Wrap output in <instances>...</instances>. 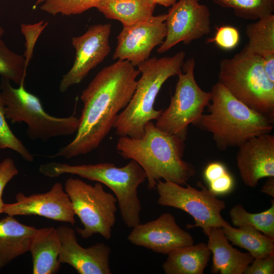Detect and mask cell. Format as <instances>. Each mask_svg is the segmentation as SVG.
Returning a JSON list of instances; mask_svg holds the SVG:
<instances>
[{"instance_id":"obj_1","label":"cell","mask_w":274,"mask_h":274,"mask_svg":"<svg viewBox=\"0 0 274 274\" xmlns=\"http://www.w3.org/2000/svg\"><path fill=\"white\" fill-rule=\"evenodd\" d=\"M140 74L127 60H118L102 68L81 93L83 107L74 139L48 157L69 159L95 150L129 102Z\"/></svg>"},{"instance_id":"obj_2","label":"cell","mask_w":274,"mask_h":274,"mask_svg":"<svg viewBox=\"0 0 274 274\" xmlns=\"http://www.w3.org/2000/svg\"><path fill=\"white\" fill-rule=\"evenodd\" d=\"M185 141L163 131L150 121L141 138L119 136L116 150L124 159L133 160L141 166L149 190L155 189L161 179L184 186L196 174L194 166L183 159Z\"/></svg>"},{"instance_id":"obj_3","label":"cell","mask_w":274,"mask_h":274,"mask_svg":"<svg viewBox=\"0 0 274 274\" xmlns=\"http://www.w3.org/2000/svg\"><path fill=\"white\" fill-rule=\"evenodd\" d=\"M211 104L195 126L212 134L219 150L238 147L255 136L269 133L273 122L232 96L219 82L212 87Z\"/></svg>"},{"instance_id":"obj_4","label":"cell","mask_w":274,"mask_h":274,"mask_svg":"<svg viewBox=\"0 0 274 274\" xmlns=\"http://www.w3.org/2000/svg\"><path fill=\"white\" fill-rule=\"evenodd\" d=\"M185 56L181 51L171 56L149 58L138 65L141 76L129 102L114 123L116 135L141 138L145 125L158 118L163 110L155 109L156 98L165 81L182 71Z\"/></svg>"},{"instance_id":"obj_5","label":"cell","mask_w":274,"mask_h":274,"mask_svg":"<svg viewBox=\"0 0 274 274\" xmlns=\"http://www.w3.org/2000/svg\"><path fill=\"white\" fill-rule=\"evenodd\" d=\"M39 170L42 175L50 178L69 174L106 185L115 195L125 224L132 228L140 223L142 206L138 188L146 181L147 176L135 161L131 159L122 167L109 162L70 165L51 162L41 165Z\"/></svg>"},{"instance_id":"obj_6","label":"cell","mask_w":274,"mask_h":274,"mask_svg":"<svg viewBox=\"0 0 274 274\" xmlns=\"http://www.w3.org/2000/svg\"><path fill=\"white\" fill-rule=\"evenodd\" d=\"M219 82L237 99L274 122V82L262 58L242 50L219 64Z\"/></svg>"},{"instance_id":"obj_7","label":"cell","mask_w":274,"mask_h":274,"mask_svg":"<svg viewBox=\"0 0 274 274\" xmlns=\"http://www.w3.org/2000/svg\"><path fill=\"white\" fill-rule=\"evenodd\" d=\"M24 83L15 88L10 81L1 79L0 89L7 120L12 123H25L28 126L26 134L32 140L47 142L53 138L76 133L79 118L50 115L44 110L40 98L25 89Z\"/></svg>"},{"instance_id":"obj_8","label":"cell","mask_w":274,"mask_h":274,"mask_svg":"<svg viewBox=\"0 0 274 274\" xmlns=\"http://www.w3.org/2000/svg\"><path fill=\"white\" fill-rule=\"evenodd\" d=\"M64 190L75 215L83 225L82 228H76L81 236L86 239L99 234L107 240L110 239L116 220V196L106 192L99 182L92 185L79 178H68Z\"/></svg>"},{"instance_id":"obj_9","label":"cell","mask_w":274,"mask_h":274,"mask_svg":"<svg viewBox=\"0 0 274 274\" xmlns=\"http://www.w3.org/2000/svg\"><path fill=\"white\" fill-rule=\"evenodd\" d=\"M195 61L188 59L178 75L174 95L168 107L163 110L155 125L170 134L186 140L190 124L195 125L211 100V92L199 86L194 77Z\"/></svg>"},{"instance_id":"obj_10","label":"cell","mask_w":274,"mask_h":274,"mask_svg":"<svg viewBox=\"0 0 274 274\" xmlns=\"http://www.w3.org/2000/svg\"><path fill=\"white\" fill-rule=\"evenodd\" d=\"M197 185L200 190L190 185L185 187L169 181L159 180L155 187L159 196L157 202L188 213L193 218L195 224H188L187 228L200 227L207 236L211 228H222L230 224L221 214L225 208V201L219 199L201 182Z\"/></svg>"},{"instance_id":"obj_11","label":"cell","mask_w":274,"mask_h":274,"mask_svg":"<svg viewBox=\"0 0 274 274\" xmlns=\"http://www.w3.org/2000/svg\"><path fill=\"white\" fill-rule=\"evenodd\" d=\"M166 35L157 49L163 53L177 44H189L211 31L209 8L198 0H179L168 9L165 19Z\"/></svg>"},{"instance_id":"obj_12","label":"cell","mask_w":274,"mask_h":274,"mask_svg":"<svg viewBox=\"0 0 274 274\" xmlns=\"http://www.w3.org/2000/svg\"><path fill=\"white\" fill-rule=\"evenodd\" d=\"M111 32L110 23L95 24L89 26L82 35L72 38L75 57L71 68L60 80L59 90L61 93L81 83L109 54Z\"/></svg>"},{"instance_id":"obj_13","label":"cell","mask_w":274,"mask_h":274,"mask_svg":"<svg viewBox=\"0 0 274 274\" xmlns=\"http://www.w3.org/2000/svg\"><path fill=\"white\" fill-rule=\"evenodd\" d=\"M166 14L152 15L134 24L123 26L117 37L114 60H127L136 67L149 58L153 49L166 35Z\"/></svg>"},{"instance_id":"obj_14","label":"cell","mask_w":274,"mask_h":274,"mask_svg":"<svg viewBox=\"0 0 274 274\" xmlns=\"http://www.w3.org/2000/svg\"><path fill=\"white\" fill-rule=\"evenodd\" d=\"M127 238L133 245L166 255L194 244L191 234L182 229L169 213L147 223H139L132 228Z\"/></svg>"},{"instance_id":"obj_15","label":"cell","mask_w":274,"mask_h":274,"mask_svg":"<svg viewBox=\"0 0 274 274\" xmlns=\"http://www.w3.org/2000/svg\"><path fill=\"white\" fill-rule=\"evenodd\" d=\"M16 201L5 203L3 213L9 216H40L49 219L75 223V213L68 194L59 182L55 183L48 192L26 196L20 192Z\"/></svg>"},{"instance_id":"obj_16","label":"cell","mask_w":274,"mask_h":274,"mask_svg":"<svg viewBox=\"0 0 274 274\" xmlns=\"http://www.w3.org/2000/svg\"><path fill=\"white\" fill-rule=\"evenodd\" d=\"M61 248L60 263L72 266L80 274H111V249L104 243L84 248L78 243L76 231L66 226L56 228Z\"/></svg>"},{"instance_id":"obj_17","label":"cell","mask_w":274,"mask_h":274,"mask_svg":"<svg viewBox=\"0 0 274 274\" xmlns=\"http://www.w3.org/2000/svg\"><path fill=\"white\" fill-rule=\"evenodd\" d=\"M237 167L244 183L257 186L259 181L274 176V135L263 134L252 138L238 147Z\"/></svg>"},{"instance_id":"obj_18","label":"cell","mask_w":274,"mask_h":274,"mask_svg":"<svg viewBox=\"0 0 274 274\" xmlns=\"http://www.w3.org/2000/svg\"><path fill=\"white\" fill-rule=\"evenodd\" d=\"M208 247L213 253L212 273L243 274L254 257L230 245L221 228L212 227L207 235Z\"/></svg>"},{"instance_id":"obj_19","label":"cell","mask_w":274,"mask_h":274,"mask_svg":"<svg viewBox=\"0 0 274 274\" xmlns=\"http://www.w3.org/2000/svg\"><path fill=\"white\" fill-rule=\"evenodd\" d=\"M38 231L21 223L14 216L0 219V269L28 252L30 241Z\"/></svg>"},{"instance_id":"obj_20","label":"cell","mask_w":274,"mask_h":274,"mask_svg":"<svg viewBox=\"0 0 274 274\" xmlns=\"http://www.w3.org/2000/svg\"><path fill=\"white\" fill-rule=\"evenodd\" d=\"M61 243L53 227L39 229L32 238L29 247L32 259V273L54 274L61 265L58 260Z\"/></svg>"},{"instance_id":"obj_21","label":"cell","mask_w":274,"mask_h":274,"mask_svg":"<svg viewBox=\"0 0 274 274\" xmlns=\"http://www.w3.org/2000/svg\"><path fill=\"white\" fill-rule=\"evenodd\" d=\"M246 32L249 40L243 50L262 58L267 76L274 82V15L249 24Z\"/></svg>"},{"instance_id":"obj_22","label":"cell","mask_w":274,"mask_h":274,"mask_svg":"<svg viewBox=\"0 0 274 274\" xmlns=\"http://www.w3.org/2000/svg\"><path fill=\"white\" fill-rule=\"evenodd\" d=\"M211 253L205 243L193 244L168 254L162 268L166 274H203Z\"/></svg>"},{"instance_id":"obj_23","label":"cell","mask_w":274,"mask_h":274,"mask_svg":"<svg viewBox=\"0 0 274 274\" xmlns=\"http://www.w3.org/2000/svg\"><path fill=\"white\" fill-rule=\"evenodd\" d=\"M156 5L153 0H102L96 8L106 18L118 20L126 26L153 15Z\"/></svg>"},{"instance_id":"obj_24","label":"cell","mask_w":274,"mask_h":274,"mask_svg":"<svg viewBox=\"0 0 274 274\" xmlns=\"http://www.w3.org/2000/svg\"><path fill=\"white\" fill-rule=\"evenodd\" d=\"M233 245L247 250L254 258L265 257L274 252V239L250 225L234 228L230 225L221 228Z\"/></svg>"},{"instance_id":"obj_25","label":"cell","mask_w":274,"mask_h":274,"mask_svg":"<svg viewBox=\"0 0 274 274\" xmlns=\"http://www.w3.org/2000/svg\"><path fill=\"white\" fill-rule=\"evenodd\" d=\"M232 224L238 227L250 225L264 234L274 239V201L271 200L270 207L259 213L248 212L240 204L234 206L229 212Z\"/></svg>"},{"instance_id":"obj_26","label":"cell","mask_w":274,"mask_h":274,"mask_svg":"<svg viewBox=\"0 0 274 274\" xmlns=\"http://www.w3.org/2000/svg\"><path fill=\"white\" fill-rule=\"evenodd\" d=\"M214 4L233 10L237 17L257 20L274 11V0H212Z\"/></svg>"},{"instance_id":"obj_27","label":"cell","mask_w":274,"mask_h":274,"mask_svg":"<svg viewBox=\"0 0 274 274\" xmlns=\"http://www.w3.org/2000/svg\"><path fill=\"white\" fill-rule=\"evenodd\" d=\"M27 66L23 55L10 49L0 40V76L19 85L24 82Z\"/></svg>"},{"instance_id":"obj_28","label":"cell","mask_w":274,"mask_h":274,"mask_svg":"<svg viewBox=\"0 0 274 274\" xmlns=\"http://www.w3.org/2000/svg\"><path fill=\"white\" fill-rule=\"evenodd\" d=\"M102 0H46L40 7L41 10L50 15L61 14L71 16L81 14L96 8Z\"/></svg>"},{"instance_id":"obj_29","label":"cell","mask_w":274,"mask_h":274,"mask_svg":"<svg viewBox=\"0 0 274 274\" xmlns=\"http://www.w3.org/2000/svg\"><path fill=\"white\" fill-rule=\"evenodd\" d=\"M10 149L19 154L26 161H33V155L10 128L5 114V104L0 89V149Z\"/></svg>"},{"instance_id":"obj_30","label":"cell","mask_w":274,"mask_h":274,"mask_svg":"<svg viewBox=\"0 0 274 274\" xmlns=\"http://www.w3.org/2000/svg\"><path fill=\"white\" fill-rule=\"evenodd\" d=\"M48 24V22L44 20L33 24L23 23L21 24V31L25 40V49L23 56L27 66L32 58L36 42Z\"/></svg>"},{"instance_id":"obj_31","label":"cell","mask_w":274,"mask_h":274,"mask_svg":"<svg viewBox=\"0 0 274 274\" xmlns=\"http://www.w3.org/2000/svg\"><path fill=\"white\" fill-rule=\"evenodd\" d=\"M240 41V34L236 28L230 25H223L217 28L213 38L208 39L206 43H215L220 48L230 50L235 48Z\"/></svg>"},{"instance_id":"obj_32","label":"cell","mask_w":274,"mask_h":274,"mask_svg":"<svg viewBox=\"0 0 274 274\" xmlns=\"http://www.w3.org/2000/svg\"><path fill=\"white\" fill-rule=\"evenodd\" d=\"M19 171L14 161L10 158L4 159L0 162V214L3 213L5 203L2 198L4 190L7 184L17 175Z\"/></svg>"},{"instance_id":"obj_33","label":"cell","mask_w":274,"mask_h":274,"mask_svg":"<svg viewBox=\"0 0 274 274\" xmlns=\"http://www.w3.org/2000/svg\"><path fill=\"white\" fill-rule=\"evenodd\" d=\"M244 274L274 273V252L265 257L255 258Z\"/></svg>"},{"instance_id":"obj_34","label":"cell","mask_w":274,"mask_h":274,"mask_svg":"<svg viewBox=\"0 0 274 274\" xmlns=\"http://www.w3.org/2000/svg\"><path fill=\"white\" fill-rule=\"evenodd\" d=\"M209 190L216 195L228 193L232 189L234 180L231 175L227 172L222 176L208 183Z\"/></svg>"},{"instance_id":"obj_35","label":"cell","mask_w":274,"mask_h":274,"mask_svg":"<svg viewBox=\"0 0 274 274\" xmlns=\"http://www.w3.org/2000/svg\"><path fill=\"white\" fill-rule=\"evenodd\" d=\"M228 170L221 162L215 161L209 163L204 169L203 176L205 180L210 183L222 176Z\"/></svg>"},{"instance_id":"obj_36","label":"cell","mask_w":274,"mask_h":274,"mask_svg":"<svg viewBox=\"0 0 274 274\" xmlns=\"http://www.w3.org/2000/svg\"><path fill=\"white\" fill-rule=\"evenodd\" d=\"M261 191L272 197H274V176L267 177Z\"/></svg>"},{"instance_id":"obj_37","label":"cell","mask_w":274,"mask_h":274,"mask_svg":"<svg viewBox=\"0 0 274 274\" xmlns=\"http://www.w3.org/2000/svg\"><path fill=\"white\" fill-rule=\"evenodd\" d=\"M156 4H158L166 7H171L177 0H153Z\"/></svg>"},{"instance_id":"obj_38","label":"cell","mask_w":274,"mask_h":274,"mask_svg":"<svg viewBox=\"0 0 274 274\" xmlns=\"http://www.w3.org/2000/svg\"><path fill=\"white\" fill-rule=\"evenodd\" d=\"M5 30L3 27L0 25V40H2V38L4 33Z\"/></svg>"},{"instance_id":"obj_39","label":"cell","mask_w":274,"mask_h":274,"mask_svg":"<svg viewBox=\"0 0 274 274\" xmlns=\"http://www.w3.org/2000/svg\"><path fill=\"white\" fill-rule=\"evenodd\" d=\"M45 1L46 0H37L36 4H35V6H36L38 5L42 4V3H44Z\"/></svg>"}]
</instances>
